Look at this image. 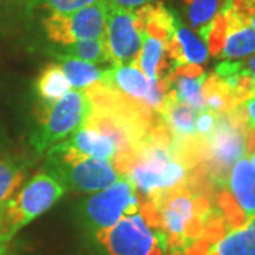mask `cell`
<instances>
[{
	"mask_svg": "<svg viewBox=\"0 0 255 255\" xmlns=\"http://www.w3.org/2000/svg\"><path fill=\"white\" fill-rule=\"evenodd\" d=\"M64 193L63 183L54 176L37 173L10 200L0 204V236L11 243L21 228L51 209Z\"/></svg>",
	"mask_w": 255,
	"mask_h": 255,
	"instance_id": "obj_1",
	"label": "cell"
},
{
	"mask_svg": "<svg viewBox=\"0 0 255 255\" xmlns=\"http://www.w3.org/2000/svg\"><path fill=\"white\" fill-rule=\"evenodd\" d=\"M187 173L189 170L174 160L167 146L156 143L146 135L136 146V159L125 176L135 184L139 199H152L184 184Z\"/></svg>",
	"mask_w": 255,
	"mask_h": 255,
	"instance_id": "obj_2",
	"label": "cell"
},
{
	"mask_svg": "<svg viewBox=\"0 0 255 255\" xmlns=\"http://www.w3.org/2000/svg\"><path fill=\"white\" fill-rule=\"evenodd\" d=\"M44 172L63 183L65 190L74 193H95L121 177L110 160L80 155L61 143L50 147Z\"/></svg>",
	"mask_w": 255,
	"mask_h": 255,
	"instance_id": "obj_3",
	"label": "cell"
},
{
	"mask_svg": "<svg viewBox=\"0 0 255 255\" xmlns=\"http://www.w3.org/2000/svg\"><path fill=\"white\" fill-rule=\"evenodd\" d=\"M94 111L85 91L71 90L63 98L46 105L38 119V127L31 135V145L37 152H44L65 140L85 127Z\"/></svg>",
	"mask_w": 255,
	"mask_h": 255,
	"instance_id": "obj_4",
	"label": "cell"
},
{
	"mask_svg": "<svg viewBox=\"0 0 255 255\" xmlns=\"http://www.w3.org/2000/svg\"><path fill=\"white\" fill-rule=\"evenodd\" d=\"M139 194L132 180L121 174L118 180L100 191L91 193L78 207L82 228L95 236L102 230L112 227L125 216L139 211Z\"/></svg>",
	"mask_w": 255,
	"mask_h": 255,
	"instance_id": "obj_5",
	"label": "cell"
},
{
	"mask_svg": "<svg viewBox=\"0 0 255 255\" xmlns=\"http://www.w3.org/2000/svg\"><path fill=\"white\" fill-rule=\"evenodd\" d=\"M92 237L104 255H167L162 234L139 211Z\"/></svg>",
	"mask_w": 255,
	"mask_h": 255,
	"instance_id": "obj_6",
	"label": "cell"
},
{
	"mask_svg": "<svg viewBox=\"0 0 255 255\" xmlns=\"http://www.w3.org/2000/svg\"><path fill=\"white\" fill-rule=\"evenodd\" d=\"M108 4L98 0L70 14H48L41 20L44 33L53 43L67 46L80 40L105 38Z\"/></svg>",
	"mask_w": 255,
	"mask_h": 255,
	"instance_id": "obj_7",
	"label": "cell"
},
{
	"mask_svg": "<svg viewBox=\"0 0 255 255\" xmlns=\"http://www.w3.org/2000/svg\"><path fill=\"white\" fill-rule=\"evenodd\" d=\"M105 43L112 65H132L136 63L143 36L136 27L133 10L119 9L108 4Z\"/></svg>",
	"mask_w": 255,
	"mask_h": 255,
	"instance_id": "obj_8",
	"label": "cell"
},
{
	"mask_svg": "<svg viewBox=\"0 0 255 255\" xmlns=\"http://www.w3.org/2000/svg\"><path fill=\"white\" fill-rule=\"evenodd\" d=\"M101 82L137 102H143L146 105L149 102L152 80H149L135 64L114 65L111 68H107L101 78Z\"/></svg>",
	"mask_w": 255,
	"mask_h": 255,
	"instance_id": "obj_9",
	"label": "cell"
},
{
	"mask_svg": "<svg viewBox=\"0 0 255 255\" xmlns=\"http://www.w3.org/2000/svg\"><path fill=\"white\" fill-rule=\"evenodd\" d=\"M223 11L227 17V36L219 57L224 60H241L255 54V30L244 16L230 6Z\"/></svg>",
	"mask_w": 255,
	"mask_h": 255,
	"instance_id": "obj_10",
	"label": "cell"
},
{
	"mask_svg": "<svg viewBox=\"0 0 255 255\" xmlns=\"http://www.w3.org/2000/svg\"><path fill=\"white\" fill-rule=\"evenodd\" d=\"M226 189L248 220L255 217V166L248 156L240 157L230 169Z\"/></svg>",
	"mask_w": 255,
	"mask_h": 255,
	"instance_id": "obj_11",
	"label": "cell"
},
{
	"mask_svg": "<svg viewBox=\"0 0 255 255\" xmlns=\"http://www.w3.org/2000/svg\"><path fill=\"white\" fill-rule=\"evenodd\" d=\"M207 74L200 64H183L172 68L167 74L170 90L177 100L193 107L194 110H204L203 84Z\"/></svg>",
	"mask_w": 255,
	"mask_h": 255,
	"instance_id": "obj_12",
	"label": "cell"
},
{
	"mask_svg": "<svg viewBox=\"0 0 255 255\" xmlns=\"http://www.w3.org/2000/svg\"><path fill=\"white\" fill-rule=\"evenodd\" d=\"M166 51L176 65L203 64L209 60V48L200 36L177 20L172 36L166 40Z\"/></svg>",
	"mask_w": 255,
	"mask_h": 255,
	"instance_id": "obj_13",
	"label": "cell"
},
{
	"mask_svg": "<svg viewBox=\"0 0 255 255\" xmlns=\"http://www.w3.org/2000/svg\"><path fill=\"white\" fill-rule=\"evenodd\" d=\"M60 143L80 155L110 160L112 163L119 155L118 147L111 137L90 127L81 128Z\"/></svg>",
	"mask_w": 255,
	"mask_h": 255,
	"instance_id": "obj_14",
	"label": "cell"
},
{
	"mask_svg": "<svg viewBox=\"0 0 255 255\" xmlns=\"http://www.w3.org/2000/svg\"><path fill=\"white\" fill-rule=\"evenodd\" d=\"M135 21L139 31L145 36L155 37L159 40H166L172 36L177 18L169 9H166L163 3H147L145 6L133 10Z\"/></svg>",
	"mask_w": 255,
	"mask_h": 255,
	"instance_id": "obj_15",
	"label": "cell"
},
{
	"mask_svg": "<svg viewBox=\"0 0 255 255\" xmlns=\"http://www.w3.org/2000/svg\"><path fill=\"white\" fill-rule=\"evenodd\" d=\"M157 114L173 135L189 136L196 133V119L199 111L177 100L172 90H169Z\"/></svg>",
	"mask_w": 255,
	"mask_h": 255,
	"instance_id": "obj_16",
	"label": "cell"
},
{
	"mask_svg": "<svg viewBox=\"0 0 255 255\" xmlns=\"http://www.w3.org/2000/svg\"><path fill=\"white\" fill-rule=\"evenodd\" d=\"M143 36V43L140 53L137 55L135 65H137L142 73L152 81L160 80L170 73V63H173L166 51V44L163 40L155 37Z\"/></svg>",
	"mask_w": 255,
	"mask_h": 255,
	"instance_id": "obj_17",
	"label": "cell"
},
{
	"mask_svg": "<svg viewBox=\"0 0 255 255\" xmlns=\"http://www.w3.org/2000/svg\"><path fill=\"white\" fill-rule=\"evenodd\" d=\"M55 55V60L58 61L60 68L63 70L65 78L68 80L71 88L84 91L95 85L97 82L101 81L102 75L105 73L107 68H101L97 64L84 61L80 58H74L68 55L53 53Z\"/></svg>",
	"mask_w": 255,
	"mask_h": 255,
	"instance_id": "obj_18",
	"label": "cell"
},
{
	"mask_svg": "<svg viewBox=\"0 0 255 255\" xmlns=\"http://www.w3.org/2000/svg\"><path fill=\"white\" fill-rule=\"evenodd\" d=\"M207 255H255V217L243 227L230 230L211 246Z\"/></svg>",
	"mask_w": 255,
	"mask_h": 255,
	"instance_id": "obj_19",
	"label": "cell"
},
{
	"mask_svg": "<svg viewBox=\"0 0 255 255\" xmlns=\"http://www.w3.org/2000/svg\"><path fill=\"white\" fill-rule=\"evenodd\" d=\"M28 163L17 156L0 155V204L10 200L27 177Z\"/></svg>",
	"mask_w": 255,
	"mask_h": 255,
	"instance_id": "obj_20",
	"label": "cell"
},
{
	"mask_svg": "<svg viewBox=\"0 0 255 255\" xmlns=\"http://www.w3.org/2000/svg\"><path fill=\"white\" fill-rule=\"evenodd\" d=\"M36 90L38 98L46 107L63 98L67 92L71 91V85L65 78L60 65L57 63H50L47 64L46 68L38 75Z\"/></svg>",
	"mask_w": 255,
	"mask_h": 255,
	"instance_id": "obj_21",
	"label": "cell"
},
{
	"mask_svg": "<svg viewBox=\"0 0 255 255\" xmlns=\"http://www.w3.org/2000/svg\"><path fill=\"white\" fill-rule=\"evenodd\" d=\"M203 101L204 110L213 111L216 114H227L228 111L237 107L233 92L223 78L216 73L206 77L203 84Z\"/></svg>",
	"mask_w": 255,
	"mask_h": 255,
	"instance_id": "obj_22",
	"label": "cell"
},
{
	"mask_svg": "<svg viewBox=\"0 0 255 255\" xmlns=\"http://www.w3.org/2000/svg\"><path fill=\"white\" fill-rule=\"evenodd\" d=\"M63 53L58 54L68 55V57H74V58H80L84 61H90L94 64H111L110 53L107 48V43L105 38H88V40H80L71 44L63 46L61 48ZM114 67V65H112Z\"/></svg>",
	"mask_w": 255,
	"mask_h": 255,
	"instance_id": "obj_23",
	"label": "cell"
},
{
	"mask_svg": "<svg viewBox=\"0 0 255 255\" xmlns=\"http://www.w3.org/2000/svg\"><path fill=\"white\" fill-rule=\"evenodd\" d=\"M226 4V0H183L184 16L194 30L207 26L219 14Z\"/></svg>",
	"mask_w": 255,
	"mask_h": 255,
	"instance_id": "obj_24",
	"label": "cell"
},
{
	"mask_svg": "<svg viewBox=\"0 0 255 255\" xmlns=\"http://www.w3.org/2000/svg\"><path fill=\"white\" fill-rule=\"evenodd\" d=\"M199 33H200V37L209 48V54L213 55V57H219L223 47H224L226 36H227L226 13L221 10L207 26H204L199 30Z\"/></svg>",
	"mask_w": 255,
	"mask_h": 255,
	"instance_id": "obj_25",
	"label": "cell"
},
{
	"mask_svg": "<svg viewBox=\"0 0 255 255\" xmlns=\"http://www.w3.org/2000/svg\"><path fill=\"white\" fill-rule=\"evenodd\" d=\"M26 9H47L57 14H70L98 0H14Z\"/></svg>",
	"mask_w": 255,
	"mask_h": 255,
	"instance_id": "obj_26",
	"label": "cell"
},
{
	"mask_svg": "<svg viewBox=\"0 0 255 255\" xmlns=\"http://www.w3.org/2000/svg\"><path fill=\"white\" fill-rule=\"evenodd\" d=\"M217 115L219 114L209 110L199 111V115L196 119V133L201 135V136H209L211 130L214 129Z\"/></svg>",
	"mask_w": 255,
	"mask_h": 255,
	"instance_id": "obj_27",
	"label": "cell"
},
{
	"mask_svg": "<svg viewBox=\"0 0 255 255\" xmlns=\"http://www.w3.org/2000/svg\"><path fill=\"white\" fill-rule=\"evenodd\" d=\"M110 6L119 7V9L125 10H136L142 6H145L147 3H152L155 0H105Z\"/></svg>",
	"mask_w": 255,
	"mask_h": 255,
	"instance_id": "obj_28",
	"label": "cell"
},
{
	"mask_svg": "<svg viewBox=\"0 0 255 255\" xmlns=\"http://www.w3.org/2000/svg\"><path fill=\"white\" fill-rule=\"evenodd\" d=\"M255 155V127L248 125L246 129V156Z\"/></svg>",
	"mask_w": 255,
	"mask_h": 255,
	"instance_id": "obj_29",
	"label": "cell"
},
{
	"mask_svg": "<svg viewBox=\"0 0 255 255\" xmlns=\"http://www.w3.org/2000/svg\"><path fill=\"white\" fill-rule=\"evenodd\" d=\"M244 108H246L247 118H248V125L255 127V97L244 102Z\"/></svg>",
	"mask_w": 255,
	"mask_h": 255,
	"instance_id": "obj_30",
	"label": "cell"
},
{
	"mask_svg": "<svg viewBox=\"0 0 255 255\" xmlns=\"http://www.w3.org/2000/svg\"><path fill=\"white\" fill-rule=\"evenodd\" d=\"M240 65H241V70L248 75L255 73V54L250 55L247 60H240Z\"/></svg>",
	"mask_w": 255,
	"mask_h": 255,
	"instance_id": "obj_31",
	"label": "cell"
},
{
	"mask_svg": "<svg viewBox=\"0 0 255 255\" xmlns=\"http://www.w3.org/2000/svg\"><path fill=\"white\" fill-rule=\"evenodd\" d=\"M10 241L4 240V238L0 236V255H9L10 253Z\"/></svg>",
	"mask_w": 255,
	"mask_h": 255,
	"instance_id": "obj_32",
	"label": "cell"
},
{
	"mask_svg": "<svg viewBox=\"0 0 255 255\" xmlns=\"http://www.w3.org/2000/svg\"><path fill=\"white\" fill-rule=\"evenodd\" d=\"M247 20H248L250 26H251V27L255 30V13L254 14H251V16H248V17H247Z\"/></svg>",
	"mask_w": 255,
	"mask_h": 255,
	"instance_id": "obj_33",
	"label": "cell"
},
{
	"mask_svg": "<svg viewBox=\"0 0 255 255\" xmlns=\"http://www.w3.org/2000/svg\"><path fill=\"white\" fill-rule=\"evenodd\" d=\"M250 159H251V162H253V164H254V166H255V155L250 156Z\"/></svg>",
	"mask_w": 255,
	"mask_h": 255,
	"instance_id": "obj_34",
	"label": "cell"
},
{
	"mask_svg": "<svg viewBox=\"0 0 255 255\" xmlns=\"http://www.w3.org/2000/svg\"><path fill=\"white\" fill-rule=\"evenodd\" d=\"M251 78H253V82H254V88H255V73L251 74Z\"/></svg>",
	"mask_w": 255,
	"mask_h": 255,
	"instance_id": "obj_35",
	"label": "cell"
}]
</instances>
